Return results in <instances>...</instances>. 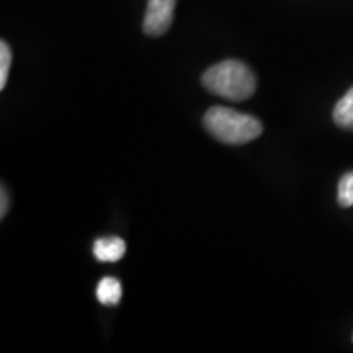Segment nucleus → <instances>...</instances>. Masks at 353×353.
Wrapping results in <instances>:
<instances>
[{
	"instance_id": "nucleus-1",
	"label": "nucleus",
	"mask_w": 353,
	"mask_h": 353,
	"mask_svg": "<svg viewBox=\"0 0 353 353\" xmlns=\"http://www.w3.org/2000/svg\"><path fill=\"white\" fill-rule=\"evenodd\" d=\"M203 85L221 99L242 101L250 99L257 90L254 72L241 61L228 59L213 65L203 74Z\"/></svg>"
},
{
	"instance_id": "nucleus-9",
	"label": "nucleus",
	"mask_w": 353,
	"mask_h": 353,
	"mask_svg": "<svg viewBox=\"0 0 353 353\" xmlns=\"http://www.w3.org/2000/svg\"><path fill=\"white\" fill-rule=\"evenodd\" d=\"M7 211H8V195H7L6 188H2V210H0V218L2 219L6 218Z\"/></svg>"
},
{
	"instance_id": "nucleus-2",
	"label": "nucleus",
	"mask_w": 353,
	"mask_h": 353,
	"mask_svg": "<svg viewBox=\"0 0 353 353\" xmlns=\"http://www.w3.org/2000/svg\"><path fill=\"white\" fill-rule=\"evenodd\" d=\"M203 125L213 138L224 144H245L262 134V123L257 118L226 107L210 108Z\"/></svg>"
},
{
	"instance_id": "nucleus-4",
	"label": "nucleus",
	"mask_w": 353,
	"mask_h": 353,
	"mask_svg": "<svg viewBox=\"0 0 353 353\" xmlns=\"http://www.w3.org/2000/svg\"><path fill=\"white\" fill-rule=\"evenodd\" d=\"M126 252V242L120 237H103L94 244V255L100 262H118Z\"/></svg>"
},
{
	"instance_id": "nucleus-7",
	"label": "nucleus",
	"mask_w": 353,
	"mask_h": 353,
	"mask_svg": "<svg viewBox=\"0 0 353 353\" xmlns=\"http://www.w3.org/2000/svg\"><path fill=\"white\" fill-rule=\"evenodd\" d=\"M339 205L343 208H350L353 206V172H348L339 182V192H337Z\"/></svg>"
},
{
	"instance_id": "nucleus-3",
	"label": "nucleus",
	"mask_w": 353,
	"mask_h": 353,
	"mask_svg": "<svg viewBox=\"0 0 353 353\" xmlns=\"http://www.w3.org/2000/svg\"><path fill=\"white\" fill-rule=\"evenodd\" d=\"M176 0H148V10L144 17V33L149 37H162L169 32L174 20Z\"/></svg>"
},
{
	"instance_id": "nucleus-6",
	"label": "nucleus",
	"mask_w": 353,
	"mask_h": 353,
	"mask_svg": "<svg viewBox=\"0 0 353 353\" xmlns=\"http://www.w3.org/2000/svg\"><path fill=\"white\" fill-rule=\"evenodd\" d=\"M332 117L343 130H353V87L335 105Z\"/></svg>"
},
{
	"instance_id": "nucleus-8",
	"label": "nucleus",
	"mask_w": 353,
	"mask_h": 353,
	"mask_svg": "<svg viewBox=\"0 0 353 353\" xmlns=\"http://www.w3.org/2000/svg\"><path fill=\"white\" fill-rule=\"evenodd\" d=\"M12 65V51L6 41L0 43V88H6L8 72Z\"/></svg>"
},
{
	"instance_id": "nucleus-5",
	"label": "nucleus",
	"mask_w": 353,
	"mask_h": 353,
	"mask_svg": "<svg viewBox=\"0 0 353 353\" xmlns=\"http://www.w3.org/2000/svg\"><path fill=\"white\" fill-rule=\"evenodd\" d=\"M123 294L121 283L117 278L107 276L97 286V299L105 306H117Z\"/></svg>"
}]
</instances>
